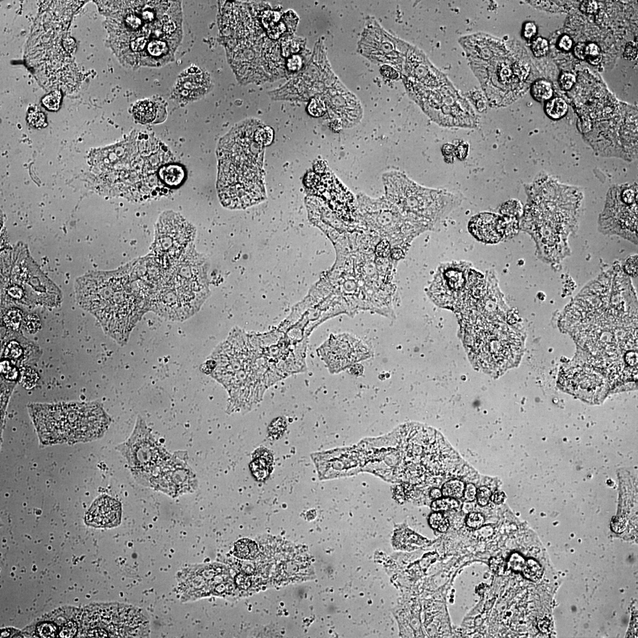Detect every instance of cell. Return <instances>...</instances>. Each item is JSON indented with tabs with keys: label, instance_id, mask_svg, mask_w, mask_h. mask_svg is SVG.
<instances>
[{
	"label": "cell",
	"instance_id": "50",
	"mask_svg": "<svg viewBox=\"0 0 638 638\" xmlns=\"http://www.w3.org/2000/svg\"><path fill=\"white\" fill-rule=\"evenodd\" d=\"M469 149V145L468 144L463 143L459 144L457 147L455 148V155L459 160H464L467 155H468Z\"/></svg>",
	"mask_w": 638,
	"mask_h": 638
},
{
	"label": "cell",
	"instance_id": "12",
	"mask_svg": "<svg viewBox=\"0 0 638 638\" xmlns=\"http://www.w3.org/2000/svg\"><path fill=\"white\" fill-rule=\"evenodd\" d=\"M383 181L386 199L406 212H423L441 197L440 192L421 187L398 171L383 174Z\"/></svg>",
	"mask_w": 638,
	"mask_h": 638
},
{
	"label": "cell",
	"instance_id": "19",
	"mask_svg": "<svg viewBox=\"0 0 638 638\" xmlns=\"http://www.w3.org/2000/svg\"><path fill=\"white\" fill-rule=\"evenodd\" d=\"M252 458L249 468L254 477L260 482L267 480L273 470L274 455L272 451L260 447L253 452Z\"/></svg>",
	"mask_w": 638,
	"mask_h": 638
},
{
	"label": "cell",
	"instance_id": "39",
	"mask_svg": "<svg viewBox=\"0 0 638 638\" xmlns=\"http://www.w3.org/2000/svg\"><path fill=\"white\" fill-rule=\"evenodd\" d=\"M492 493L491 489L487 487H481L477 490L476 499L478 505L482 507L488 505L491 499Z\"/></svg>",
	"mask_w": 638,
	"mask_h": 638
},
{
	"label": "cell",
	"instance_id": "21",
	"mask_svg": "<svg viewBox=\"0 0 638 638\" xmlns=\"http://www.w3.org/2000/svg\"><path fill=\"white\" fill-rule=\"evenodd\" d=\"M20 341L16 339L7 340L3 352V358L9 359L15 363H21L26 359V351Z\"/></svg>",
	"mask_w": 638,
	"mask_h": 638
},
{
	"label": "cell",
	"instance_id": "32",
	"mask_svg": "<svg viewBox=\"0 0 638 638\" xmlns=\"http://www.w3.org/2000/svg\"><path fill=\"white\" fill-rule=\"evenodd\" d=\"M585 59H586L588 63L594 64V65H597V64L601 63L602 56L601 49H600L598 44L590 43L586 45Z\"/></svg>",
	"mask_w": 638,
	"mask_h": 638
},
{
	"label": "cell",
	"instance_id": "53",
	"mask_svg": "<svg viewBox=\"0 0 638 638\" xmlns=\"http://www.w3.org/2000/svg\"><path fill=\"white\" fill-rule=\"evenodd\" d=\"M377 253L379 256L386 257L390 253V245L388 242L382 241L377 246Z\"/></svg>",
	"mask_w": 638,
	"mask_h": 638
},
{
	"label": "cell",
	"instance_id": "10",
	"mask_svg": "<svg viewBox=\"0 0 638 638\" xmlns=\"http://www.w3.org/2000/svg\"><path fill=\"white\" fill-rule=\"evenodd\" d=\"M637 185L611 187L607 193L605 208L599 218V230L637 244Z\"/></svg>",
	"mask_w": 638,
	"mask_h": 638
},
{
	"label": "cell",
	"instance_id": "52",
	"mask_svg": "<svg viewBox=\"0 0 638 638\" xmlns=\"http://www.w3.org/2000/svg\"><path fill=\"white\" fill-rule=\"evenodd\" d=\"M381 72L383 76L390 79H396L398 77L397 72L389 66L383 65L381 67Z\"/></svg>",
	"mask_w": 638,
	"mask_h": 638
},
{
	"label": "cell",
	"instance_id": "2",
	"mask_svg": "<svg viewBox=\"0 0 638 638\" xmlns=\"http://www.w3.org/2000/svg\"><path fill=\"white\" fill-rule=\"evenodd\" d=\"M273 131L257 121L237 125L220 140L217 187L220 201L231 210H243L267 198L264 154Z\"/></svg>",
	"mask_w": 638,
	"mask_h": 638
},
{
	"label": "cell",
	"instance_id": "55",
	"mask_svg": "<svg viewBox=\"0 0 638 638\" xmlns=\"http://www.w3.org/2000/svg\"><path fill=\"white\" fill-rule=\"evenodd\" d=\"M477 531L478 537L484 539L491 536L493 533V528L489 526H482L480 529H477Z\"/></svg>",
	"mask_w": 638,
	"mask_h": 638
},
{
	"label": "cell",
	"instance_id": "24",
	"mask_svg": "<svg viewBox=\"0 0 638 638\" xmlns=\"http://www.w3.org/2000/svg\"><path fill=\"white\" fill-rule=\"evenodd\" d=\"M531 94L538 101H549L553 95L552 83L544 79L538 80L532 86Z\"/></svg>",
	"mask_w": 638,
	"mask_h": 638
},
{
	"label": "cell",
	"instance_id": "7",
	"mask_svg": "<svg viewBox=\"0 0 638 638\" xmlns=\"http://www.w3.org/2000/svg\"><path fill=\"white\" fill-rule=\"evenodd\" d=\"M29 409L43 445L93 441L104 434L110 423L98 402L33 404Z\"/></svg>",
	"mask_w": 638,
	"mask_h": 638
},
{
	"label": "cell",
	"instance_id": "25",
	"mask_svg": "<svg viewBox=\"0 0 638 638\" xmlns=\"http://www.w3.org/2000/svg\"><path fill=\"white\" fill-rule=\"evenodd\" d=\"M545 112L550 118L558 120L563 118L568 111V105L563 99L555 98L550 100L545 105Z\"/></svg>",
	"mask_w": 638,
	"mask_h": 638
},
{
	"label": "cell",
	"instance_id": "37",
	"mask_svg": "<svg viewBox=\"0 0 638 638\" xmlns=\"http://www.w3.org/2000/svg\"><path fill=\"white\" fill-rule=\"evenodd\" d=\"M28 120L30 125L36 128L43 127L47 124L44 113L37 110H31L29 112Z\"/></svg>",
	"mask_w": 638,
	"mask_h": 638
},
{
	"label": "cell",
	"instance_id": "11",
	"mask_svg": "<svg viewBox=\"0 0 638 638\" xmlns=\"http://www.w3.org/2000/svg\"><path fill=\"white\" fill-rule=\"evenodd\" d=\"M195 233L194 226L180 214L163 213L155 226L151 256L163 267L172 265L192 247Z\"/></svg>",
	"mask_w": 638,
	"mask_h": 638
},
{
	"label": "cell",
	"instance_id": "1",
	"mask_svg": "<svg viewBox=\"0 0 638 638\" xmlns=\"http://www.w3.org/2000/svg\"><path fill=\"white\" fill-rule=\"evenodd\" d=\"M106 3L112 47L123 62L138 68L174 61L183 39L180 2Z\"/></svg>",
	"mask_w": 638,
	"mask_h": 638
},
{
	"label": "cell",
	"instance_id": "5",
	"mask_svg": "<svg viewBox=\"0 0 638 638\" xmlns=\"http://www.w3.org/2000/svg\"><path fill=\"white\" fill-rule=\"evenodd\" d=\"M582 199L578 189L546 175L531 186L528 212L545 262L560 261L568 254L567 242L577 226Z\"/></svg>",
	"mask_w": 638,
	"mask_h": 638
},
{
	"label": "cell",
	"instance_id": "15",
	"mask_svg": "<svg viewBox=\"0 0 638 638\" xmlns=\"http://www.w3.org/2000/svg\"><path fill=\"white\" fill-rule=\"evenodd\" d=\"M324 351L328 363L338 370L366 358L369 355L368 349L359 340L345 336L338 337L325 345Z\"/></svg>",
	"mask_w": 638,
	"mask_h": 638
},
{
	"label": "cell",
	"instance_id": "6",
	"mask_svg": "<svg viewBox=\"0 0 638 638\" xmlns=\"http://www.w3.org/2000/svg\"><path fill=\"white\" fill-rule=\"evenodd\" d=\"M405 64L406 88L432 120L446 127L476 126L477 117L469 102L422 52L409 47Z\"/></svg>",
	"mask_w": 638,
	"mask_h": 638
},
{
	"label": "cell",
	"instance_id": "27",
	"mask_svg": "<svg viewBox=\"0 0 638 638\" xmlns=\"http://www.w3.org/2000/svg\"><path fill=\"white\" fill-rule=\"evenodd\" d=\"M522 572L527 579L537 582L541 578L543 571L541 565L536 561L529 559L526 561Z\"/></svg>",
	"mask_w": 638,
	"mask_h": 638
},
{
	"label": "cell",
	"instance_id": "51",
	"mask_svg": "<svg viewBox=\"0 0 638 638\" xmlns=\"http://www.w3.org/2000/svg\"><path fill=\"white\" fill-rule=\"evenodd\" d=\"M558 47L564 51L571 50L573 47V40L571 37L567 35L562 36L558 42Z\"/></svg>",
	"mask_w": 638,
	"mask_h": 638
},
{
	"label": "cell",
	"instance_id": "8",
	"mask_svg": "<svg viewBox=\"0 0 638 638\" xmlns=\"http://www.w3.org/2000/svg\"><path fill=\"white\" fill-rule=\"evenodd\" d=\"M459 41L489 104L500 106L506 104V90L521 83L516 72L520 60L508 61L500 40L484 33L463 37Z\"/></svg>",
	"mask_w": 638,
	"mask_h": 638
},
{
	"label": "cell",
	"instance_id": "48",
	"mask_svg": "<svg viewBox=\"0 0 638 638\" xmlns=\"http://www.w3.org/2000/svg\"><path fill=\"white\" fill-rule=\"evenodd\" d=\"M580 10L586 14H594L598 10V4L594 1L583 2L580 5Z\"/></svg>",
	"mask_w": 638,
	"mask_h": 638
},
{
	"label": "cell",
	"instance_id": "31",
	"mask_svg": "<svg viewBox=\"0 0 638 638\" xmlns=\"http://www.w3.org/2000/svg\"><path fill=\"white\" fill-rule=\"evenodd\" d=\"M39 379L37 372L30 368H22L21 371L20 381L26 389H31L35 386Z\"/></svg>",
	"mask_w": 638,
	"mask_h": 638
},
{
	"label": "cell",
	"instance_id": "42",
	"mask_svg": "<svg viewBox=\"0 0 638 638\" xmlns=\"http://www.w3.org/2000/svg\"><path fill=\"white\" fill-rule=\"evenodd\" d=\"M576 82L575 76L568 72H564L560 78V85L564 90H568L572 89Z\"/></svg>",
	"mask_w": 638,
	"mask_h": 638
},
{
	"label": "cell",
	"instance_id": "57",
	"mask_svg": "<svg viewBox=\"0 0 638 638\" xmlns=\"http://www.w3.org/2000/svg\"><path fill=\"white\" fill-rule=\"evenodd\" d=\"M430 496L432 499H438L443 496L442 490L439 488H432L430 492Z\"/></svg>",
	"mask_w": 638,
	"mask_h": 638
},
{
	"label": "cell",
	"instance_id": "40",
	"mask_svg": "<svg viewBox=\"0 0 638 638\" xmlns=\"http://www.w3.org/2000/svg\"><path fill=\"white\" fill-rule=\"evenodd\" d=\"M24 326L27 331L30 333H36L40 328V320L35 314H29L24 318Z\"/></svg>",
	"mask_w": 638,
	"mask_h": 638
},
{
	"label": "cell",
	"instance_id": "34",
	"mask_svg": "<svg viewBox=\"0 0 638 638\" xmlns=\"http://www.w3.org/2000/svg\"><path fill=\"white\" fill-rule=\"evenodd\" d=\"M531 49L534 55L538 57V58L544 56L549 52V44L548 41L544 38L538 37L537 39H535L532 43Z\"/></svg>",
	"mask_w": 638,
	"mask_h": 638
},
{
	"label": "cell",
	"instance_id": "17",
	"mask_svg": "<svg viewBox=\"0 0 638 638\" xmlns=\"http://www.w3.org/2000/svg\"><path fill=\"white\" fill-rule=\"evenodd\" d=\"M469 227L471 233L480 240L494 242L502 237L506 224L498 216L482 214L471 220Z\"/></svg>",
	"mask_w": 638,
	"mask_h": 638
},
{
	"label": "cell",
	"instance_id": "9",
	"mask_svg": "<svg viewBox=\"0 0 638 638\" xmlns=\"http://www.w3.org/2000/svg\"><path fill=\"white\" fill-rule=\"evenodd\" d=\"M506 331L471 329L466 334L465 347L471 362L489 374L498 375L517 360L521 345Z\"/></svg>",
	"mask_w": 638,
	"mask_h": 638
},
{
	"label": "cell",
	"instance_id": "54",
	"mask_svg": "<svg viewBox=\"0 0 638 638\" xmlns=\"http://www.w3.org/2000/svg\"><path fill=\"white\" fill-rule=\"evenodd\" d=\"M585 51H586V44L583 43L577 44L574 50L575 55L576 58L581 60H584Z\"/></svg>",
	"mask_w": 638,
	"mask_h": 638
},
{
	"label": "cell",
	"instance_id": "22",
	"mask_svg": "<svg viewBox=\"0 0 638 638\" xmlns=\"http://www.w3.org/2000/svg\"><path fill=\"white\" fill-rule=\"evenodd\" d=\"M234 555L242 560H254L258 553L256 543L249 539H242L235 544Z\"/></svg>",
	"mask_w": 638,
	"mask_h": 638
},
{
	"label": "cell",
	"instance_id": "38",
	"mask_svg": "<svg viewBox=\"0 0 638 638\" xmlns=\"http://www.w3.org/2000/svg\"><path fill=\"white\" fill-rule=\"evenodd\" d=\"M485 518L478 512H470L466 518V524L471 529L477 530L484 526Z\"/></svg>",
	"mask_w": 638,
	"mask_h": 638
},
{
	"label": "cell",
	"instance_id": "20",
	"mask_svg": "<svg viewBox=\"0 0 638 638\" xmlns=\"http://www.w3.org/2000/svg\"><path fill=\"white\" fill-rule=\"evenodd\" d=\"M185 176L183 166L174 163L166 166L162 173L163 181L170 189L179 186L185 179Z\"/></svg>",
	"mask_w": 638,
	"mask_h": 638
},
{
	"label": "cell",
	"instance_id": "47",
	"mask_svg": "<svg viewBox=\"0 0 638 638\" xmlns=\"http://www.w3.org/2000/svg\"><path fill=\"white\" fill-rule=\"evenodd\" d=\"M537 33V28L533 22H527L523 26V35L527 39L530 40Z\"/></svg>",
	"mask_w": 638,
	"mask_h": 638
},
{
	"label": "cell",
	"instance_id": "43",
	"mask_svg": "<svg viewBox=\"0 0 638 638\" xmlns=\"http://www.w3.org/2000/svg\"><path fill=\"white\" fill-rule=\"evenodd\" d=\"M78 626L75 622L70 621L63 626L59 636L62 637H72L77 633Z\"/></svg>",
	"mask_w": 638,
	"mask_h": 638
},
{
	"label": "cell",
	"instance_id": "35",
	"mask_svg": "<svg viewBox=\"0 0 638 638\" xmlns=\"http://www.w3.org/2000/svg\"><path fill=\"white\" fill-rule=\"evenodd\" d=\"M37 633L41 637H54L58 634V629L52 623L45 622L37 626Z\"/></svg>",
	"mask_w": 638,
	"mask_h": 638
},
{
	"label": "cell",
	"instance_id": "29",
	"mask_svg": "<svg viewBox=\"0 0 638 638\" xmlns=\"http://www.w3.org/2000/svg\"><path fill=\"white\" fill-rule=\"evenodd\" d=\"M1 372L3 377L10 382H16L20 376L17 364L5 358L1 363Z\"/></svg>",
	"mask_w": 638,
	"mask_h": 638
},
{
	"label": "cell",
	"instance_id": "14",
	"mask_svg": "<svg viewBox=\"0 0 638 638\" xmlns=\"http://www.w3.org/2000/svg\"><path fill=\"white\" fill-rule=\"evenodd\" d=\"M212 86L210 75L198 67L191 66L178 76L172 97L179 103L188 104L206 96Z\"/></svg>",
	"mask_w": 638,
	"mask_h": 638
},
{
	"label": "cell",
	"instance_id": "3",
	"mask_svg": "<svg viewBox=\"0 0 638 638\" xmlns=\"http://www.w3.org/2000/svg\"><path fill=\"white\" fill-rule=\"evenodd\" d=\"M75 290L79 305L121 345L127 343L136 323L149 310L135 262L116 271L86 275L77 280Z\"/></svg>",
	"mask_w": 638,
	"mask_h": 638
},
{
	"label": "cell",
	"instance_id": "23",
	"mask_svg": "<svg viewBox=\"0 0 638 638\" xmlns=\"http://www.w3.org/2000/svg\"><path fill=\"white\" fill-rule=\"evenodd\" d=\"M466 485L462 478L459 480L457 478L448 480L442 486L441 490L443 496L455 499L461 498L464 495Z\"/></svg>",
	"mask_w": 638,
	"mask_h": 638
},
{
	"label": "cell",
	"instance_id": "18",
	"mask_svg": "<svg viewBox=\"0 0 638 638\" xmlns=\"http://www.w3.org/2000/svg\"><path fill=\"white\" fill-rule=\"evenodd\" d=\"M132 112L135 120L143 124L162 122L166 119L167 115L164 102L154 98L136 102Z\"/></svg>",
	"mask_w": 638,
	"mask_h": 638
},
{
	"label": "cell",
	"instance_id": "41",
	"mask_svg": "<svg viewBox=\"0 0 638 638\" xmlns=\"http://www.w3.org/2000/svg\"><path fill=\"white\" fill-rule=\"evenodd\" d=\"M525 563V560L521 555L518 553H514L512 554L508 562V567L514 572H522Z\"/></svg>",
	"mask_w": 638,
	"mask_h": 638
},
{
	"label": "cell",
	"instance_id": "46",
	"mask_svg": "<svg viewBox=\"0 0 638 638\" xmlns=\"http://www.w3.org/2000/svg\"><path fill=\"white\" fill-rule=\"evenodd\" d=\"M489 567L493 572L500 574L504 571V561L499 557H492L489 561Z\"/></svg>",
	"mask_w": 638,
	"mask_h": 638
},
{
	"label": "cell",
	"instance_id": "49",
	"mask_svg": "<svg viewBox=\"0 0 638 638\" xmlns=\"http://www.w3.org/2000/svg\"><path fill=\"white\" fill-rule=\"evenodd\" d=\"M455 147L452 144H445L443 147V154L447 163H452L454 161L455 155Z\"/></svg>",
	"mask_w": 638,
	"mask_h": 638
},
{
	"label": "cell",
	"instance_id": "28",
	"mask_svg": "<svg viewBox=\"0 0 638 638\" xmlns=\"http://www.w3.org/2000/svg\"><path fill=\"white\" fill-rule=\"evenodd\" d=\"M432 510L435 512H442L455 510L460 507V502L455 498L445 497L443 498L436 499L431 505Z\"/></svg>",
	"mask_w": 638,
	"mask_h": 638
},
{
	"label": "cell",
	"instance_id": "36",
	"mask_svg": "<svg viewBox=\"0 0 638 638\" xmlns=\"http://www.w3.org/2000/svg\"><path fill=\"white\" fill-rule=\"evenodd\" d=\"M308 110L310 115L314 117L324 116L326 111L325 102L321 98H314L309 105Z\"/></svg>",
	"mask_w": 638,
	"mask_h": 638
},
{
	"label": "cell",
	"instance_id": "13",
	"mask_svg": "<svg viewBox=\"0 0 638 638\" xmlns=\"http://www.w3.org/2000/svg\"><path fill=\"white\" fill-rule=\"evenodd\" d=\"M409 45L386 33L379 27L366 30L360 42V51L370 60L402 66Z\"/></svg>",
	"mask_w": 638,
	"mask_h": 638
},
{
	"label": "cell",
	"instance_id": "16",
	"mask_svg": "<svg viewBox=\"0 0 638 638\" xmlns=\"http://www.w3.org/2000/svg\"><path fill=\"white\" fill-rule=\"evenodd\" d=\"M121 515L122 508L119 501L102 495L94 501L86 512L85 522L90 527L109 529L120 525Z\"/></svg>",
	"mask_w": 638,
	"mask_h": 638
},
{
	"label": "cell",
	"instance_id": "33",
	"mask_svg": "<svg viewBox=\"0 0 638 638\" xmlns=\"http://www.w3.org/2000/svg\"><path fill=\"white\" fill-rule=\"evenodd\" d=\"M61 99V93L60 91L55 90L44 97L42 100V103L49 110L57 111L59 108Z\"/></svg>",
	"mask_w": 638,
	"mask_h": 638
},
{
	"label": "cell",
	"instance_id": "30",
	"mask_svg": "<svg viewBox=\"0 0 638 638\" xmlns=\"http://www.w3.org/2000/svg\"><path fill=\"white\" fill-rule=\"evenodd\" d=\"M429 523L432 529L442 533H445L450 526L449 519L440 512H436L430 516Z\"/></svg>",
	"mask_w": 638,
	"mask_h": 638
},
{
	"label": "cell",
	"instance_id": "45",
	"mask_svg": "<svg viewBox=\"0 0 638 638\" xmlns=\"http://www.w3.org/2000/svg\"><path fill=\"white\" fill-rule=\"evenodd\" d=\"M477 490L476 485L472 483L466 485L464 495H463V497H464L466 502L472 503L476 500Z\"/></svg>",
	"mask_w": 638,
	"mask_h": 638
},
{
	"label": "cell",
	"instance_id": "56",
	"mask_svg": "<svg viewBox=\"0 0 638 638\" xmlns=\"http://www.w3.org/2000/svg\"><path fill=\"white\" fill-rule=\"evenodd\" d=\"M491 500L496 504H500L504 500V495L501 492L493 493L491 496Z\"/></svg>",
	"mask_w": 638,
	"mask_h": 638
},
{
	"label": "cell",
	"instance_id": "44",
	"mask_svg": "<svg viewBox=\"0 0 638 638\" xmlns=\"http://www.w3.org/2000/svg\"><path fill=\"white\" fill-rule=\"evenodd\" d=\"M624 57L626 60H635L637 57V47L635 42L630 41L626 45L625 51L624 53Z\"/></svg>",
	"mask_w": 638,
	"mask_h": 638
},
{
	"label": "cell",
	"instance_id": "4",
	"mask_svg": "<svg viewBox=\"0 0 638 638\" xmlns=\"http://www.w3.org/2000/svg\"><path fill=\"white\" fill-rule=\"evenodd\" d=\"M207 266V261L192 246L169 267L160 265L150 255L139 260L149 310L173 321L193 316L209 294Z\"/></svg>",
	"mask_w": 638,
	"mask_h": 638
},
{
	"label": "cell",
	"instance_id": "26",
	"mask_svg": "<svg viewBox=\"0 0 638 638\" xmlns=\"http://www.w3.org/2000/svg\"><path fill=\"white\" fill-rule=\"evenodd\" d=\"M22 316H24L20 310L16 308L11 309L4 314L3 324L11 331H16L21 324Z\"/></svg>",
	"mask_w": 638,
	"mask_h": 638
}]
</instances>
